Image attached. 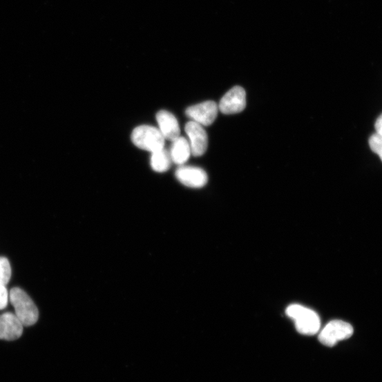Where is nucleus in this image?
<instances>
[{"label": "nucleus", "mask_w": 382, "mask_h": 382, "mask_svg": "<svg viewBox=\"0 0 382 382\" xmlns=\"http://www.w3.org/2000/svg\"><path fill=\"white\" fill-rule=\"evenodd\" d=\"M169 154L173 163L183 166L187 162L191 155L189 140L180 136L173 141Z\"/></svg>", "instance_id": "nucleus-11"}, {"label": "nucleus", "mask_w": 382, "mask_h": 382, "mask_svg": "<svg viewBox=\"0 0 382 382\" xmlns=\"http://www.w3.org/2000/svg\"><path fill=\"white\" fill-rule=\"evenodd\" d=\"M219 108L213 101H208L189 107L186 111L187 115L202 126L212 125L218 116Z\"/></svg>", "instance_id": "nucleus-5"}, {"label": "nucleus", "mask_w": 382, "mask_h": 382, "mask_svg": "<svg viewBox=\"0 0 382 382\" xmlns=\"http://www.w3.org/2000/svg\"><path fill=\"white\" fill-rule=\"evenodd\" d=\"M8 292L6 285H0V310L8 306Z\"/></svg>", "instance_id": "nucleus-15"}, {"label": "nucleus", "mask_w": 382, "mask_h": 382, "mask_svg": "<svg viewBox=\"0 0 382 382\" xmlns=\"http://www.w3.org/2000/svg\"><path fill=\"white\" fill-rule=\"evenodd\" d=\"M354 330L348 323L334 320L322 329L318 334V341L328 347L334 346L338 342L350 338Z\"/></svg>", "instance_id": "nucleus-4"}, {"label": "nucleus", "mask_w": 382, "mask_h": 382, "mask_svg": "<svg viewBox=\"0 0 382 382\" xmlns=\"http://www.w3.org/2000/svg\"><path fill=\"white\" fill-rule=\"evenodd\" d=\"M376 133L382 136V115H381L375 123Z\"/></svg>", "instance_id": "nucleus-16"}, {"label": "nucleus", "mask_w": 382, "mask_h": 382, "mask_svg": "<svg viewBox=\"0 0 382 382\" xmlns=\"http://www.w3.org/2000/svg\"><path fill=\"white\" fill-rule=\"evenodd\" d=\"M175 174L176 179L190 188H202L209 182L207 173L199 167L181 166Z\"/></svg>", "instance_id": "nucleus-8"}, {"label": "nucleus", "mask_w": 382, "mask_h": 382, "mask_svg": "<svg viewBox=\"0 0 382 382\" xmlns=\"http://www.w3.org/2000/svg\"><path fill=\"white\" fill-rule=\"evenodd\" d=\"M287 316L295 322L297 331L303 335L313 336L319 332L321 319L312 309L294 304L286 309Z\"/></svg>", "instance_id": "nucleus-1"}, {"label": "nucleus", "mask_w": 382, "mask_h": 382, "mask_svg": "<svg viewBox=\"0 0 382 382\" xmlns=\"http://www.w3.org/2000/svg\"><path fill=\"white\" fill-rule=\"evenodd\" d=\"M371 150L378 155L382 161V136L376 133L372 135L369 140Z\"/></svg>", "instance_id": "nucleus-14"}, {"label": "nucleus", "mask_w": 382, "mask_h": 382, "mask_svg": "<svg viewBox=\"0 0 382 382\" xmlns=\"http://www.w3.org/2000/svg\"><path fill=\"white\" fill-rule=\"evenodd\" d=\"M159 130L165 140L174 141L180 137V128L176 117L170 112L162 110L156 116Z\"/></svg>", "instance_id": "nucleus-10"}, {"label": "nucleus", "mask_w": 382, "mask_h": 382, "mask_svg": "<svg viewBox=\"0 0 382 382\" xmlns=\"http://www.w3.org/2000/svg\"><path fill=\"white\" fill-rule=\"evenodd\" d=\"M185 131L189 139L191 155L194 157L203 155L209 146L208 134L203 126L191 121L187 124Z\"/></svg>", "instance_id": "nucleus-7"}, {"label": "nucleus", "mask_w": 382, "mask_h": 382, "mask_svg": "<svg viewBox=\"0 0 382 382\" xmlns=\"http://www.w3.org/2000/svg\"><path fill=\"white\" fill-rule=\"evenodd\" d=\"M10 301L17 318L24 327H31L39 319V310L32 300L19 287H14L10 294Z\"/></svg>", "instance_id": "nucleus-2"}, {"label": "nucleus", "mask_w": 382, "mask_h": 382, "mask_svg": "<svg viewBox=\"0 0 382 382\" xmlns=\"http://www.w3.org/2000/svg\"><path fill=\"white\" fill-rule=\"evenodd\" d=\"M171 163L169 152L164 149L152 153L151 164L155 171L165 172L170 169Z\"/></svg>", "instance_id": "nucleus-12"}, {"label": "nucleus", "mask_w": 382, "mask_h": 382, "mask_svg": "<svg viewBox=\"0 0 382 382\" xmlns=\"http://www.w3.org/2000/svg\"><path fill=\"white\" fill-rule=\"evenodd\" d=\"M246 92L242 87L234 86L220 100L219 110L228 115L240 113L246 108Z\"/></svg>", "instance_id": "nucleus-6"}, {"label": "nucleus", "mask_w": 382, "mask_h": 382, "mask_svg": "<svg viewBox=\"0 0 382 382\" xmlns=\"http://www.w3.org/2000/svg\"><path fill=\"white\" fill-rule=\"evenodd\" d=\"M12 270L10 263L6 257H0V285H6L10 280Z\"/></svg>", "instance_id": "nucleus-13"}, {"label": "nucleus", "mask_w": 382, "mask_h": 382, "mask_svg": "<svg viewBox=\"0 0 382 382\" xmlns=\"http://www.w3.org/2000/svg\"><path fill=\"white\" fill-rule=\"evenodd\" d=\"M23 334V325L17 316L8 312L0 316V340L15 341Z\"/></svg>", "instance_id": "nucleus-9"}, {"label": "nucleus", "mask_w": 382, "mask_h": 382, "mask_svg": "<svg viewBox=\"0 0 382 382\" xmlns=\"http://www.w3.org/2000/svg\"><path fill=\"white\" fill-rule=\"evenodd\" d=\"M133 143L138 149L151 153L164 149L165 139L159 129L151 126H140L131 135Z\"/></svg>", "instance_id": "nucleus-3"}]
</instances>
